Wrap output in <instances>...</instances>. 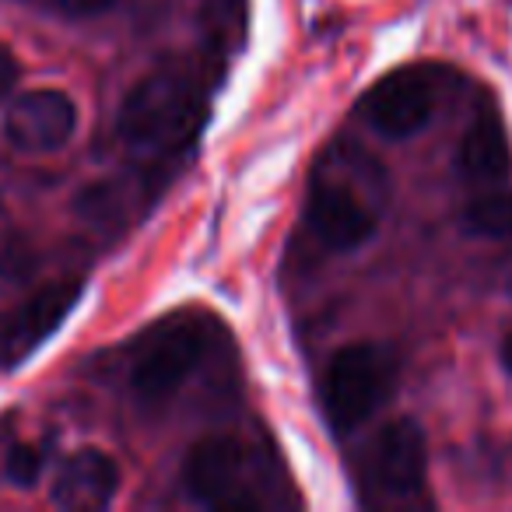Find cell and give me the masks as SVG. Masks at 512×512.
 Segmentation results:
<instances>
[{"label":"cell","instance_id":"30bf717a","mask_svg":"<svg viewBox=\"0 0 512 512\" xmlns=\"http://www.w3.org/2000/svg\"><path fill=\"white\" fill-rule=\"evenodd\" d=\"M120 491V467L99 446H85L60 463L53 477V505L67 512H99L109 509Z\"/></svg>","mask_w":512,"mask_h":512},{"label":"cell","instance_id":"7a4b0ae2","mask_svg":"<svg viewBox=\"0 0 512 512\" xmlns=\"http://www.w3.org/2000/svg\"><path fill=\"white\" fill-rule=\"evenodd\" d=\"M383 211V172L372 158L334 148L316 165L306 193L309 232L334 253H351L376 235Z\"/></svg>","mask_w":512,"mask_h":512},{"label":"cell","instance_id":"8992f818","mask_svg":"<svg viewBox=\"0 0 512 512\" xmlns=\"http://www.w3.org/2000/svg\"><path fill=\"white\" fill-rule=\"evenodd\" d=\"M85 299V281L81 278H60L53 285H43L18 302L11 313L0 320V372L22 365L32 351L43 348L50 334L64 327V320L74 313V306Z\"/></svg>","mask_w":512,"mask_h":512},{"label":"cell","instance_id":"ac0fdd59","mask_svg":"<svg viewBox=\"0 0 512 512\" xmlns=\"http://www.w3.org/2000/svg\"><path fill=\"white\" fill-rule=\"evenodd\" d=\"M502 358H505V365H509V372H512V334L505 337V344H502Z\"/></svg>","mask_w":512,"mask_h":512},{"label":"cell","instance_id":"d6986e66","mask_svg":"<svg viewBox=\"0 0 512 512\" xmlns=\"http://www.w3.org/2000/svg\"><path fill=\"white\" fill-rule=\"evenodd\" d=\"M32 4H39V0H32Z\"/></svg>","mask_w":512,"mask_h":512},{"label":"cell","instance_id":"277c9868","mask_svg":"<svg viewBox=\"0 0 512 512\" xmlns=\"http://www.w3.org/2000/svg\"><path fill=\"white\" fill-rule=\"evenodd\" d=\"M211 320L204 313L172 316L169 323L155 327V334L137 351L130 369V390L141 404H162L183 390L186 379L197 372L211 348Z\"/></svg>","mask_w":512,"mask_h":512},{"label":"cell","instance_id":"9a60e30c","mask_svg":"<svg viewBox=\"0 0 512 512\" xmlns=\"http://www.w3.org/2000/svg\"><path fill=\"white\" fill-rule=\"evenodd\" d=\"M32 267H36V253H32L25 242L11 239L0 246V278H25V274H32Z\"/></svg>","mask_w":512,"mask_h":512},{"label":"cell","instance_id":"5b68a950","mask_svg":"<svg viewBox=\"0 0 512 512\" xmlns=\"http://www.w3.org/2000/svg\"><path fill=\"white\" fill-rule=\"evenodd\" d=\"M249 449L235 435H207L193 442L183 463V484L193 502L211 509H249L256 498L249 495Z\"/></svg>","mask_w":512,"mask_h":512},{"label":"cell","instance_id":"52a82bcc","mask_svg":"<svg viewBox=\"0 0 512 512\" xmlns=\"http://www.w3.org/2000/svg\"><path fill=\"white\" fill-rule=\"evenodd\" d=\"M435 74L425 67H400L379 78L362 99V116L376 134L404 141L428 127L435 113Z\"/></svg>","mask_w":512,"mask_h":512},{"label":"cell","instance_id":"2e32d148","mask_svg":"<svg viewBox=\"0 0 512 512\" xmlns=\"http://www.w3.org/2000/svg\"><path fill=\"white\" fill-rule=\"evenodd\" d=\"M39 4L60 18H99L113 11L120 0H39Z\"/></svg>","mask_w":512,"mask_h":512},{"label":"cell","instance_id":"6da1fadb","mask_svg":"<svg viewBox=\"0 0 512 512\" xmlns=\"http://www.w3.org/2000/svg\"><path fill=\"white\" fill-rule=\"evenodd\" d=\"M211 102L186 67H158L141 78L120 109V141L148 162H169L197 141Z\"/></svg>","mask_w":512,"mask_h":512},{"label":"cell","instance_id":"ba28073f","mask_svg":"<svg viewBox=\"0 0 512 512\" xmlns=\"http://www.w3.org/2000/svg\"><path fill=\"white\" fill-rule=\"evenodd\" d=\"M428 442L414 418H397L376 435L369 453V481L386 498H414L425 488Z\"/></svg>","mask_w":512,"mask_h":512},{"label":"cell","instance_id":"8fae6325","mask_svg":"<svg viewBox=\"0 0 512 512\" xmlns=\"http://www.w3.org/2000/svg\"><path fill=\"white\" fill-rule=\"evenodd\" d=\"M456 162H460L463 176L470 179H488V183H495V179H505L512 169V148H509V134H505L502 127V116L495 113V109H477V116L470 120L467 134H463L460 141V155H456Z\"/></svg>","mask_w":512,"mask_h":512},{"label":"cell","instance_id":"9c48e42d","mask_svg":"<svg viewBox=\"0 0 512 512\" xmlns=\"http://www.w3.org/2000/svg\"><path fill=\"white\" fill-rule=\"evenodd\" d=\"M74 130H78V106L60 88H32L18 95L4 116V137L18 151L32 155L60 151L74 137Z\"/></svg>","mask_w":512,"mask_h":512},{"label":"cell","instance_id":"4fadbf2b","mask_svg":"<svg viewBox=\"0 0 512 512\" xmlns=\"http://www.w3.org/2000/svg\"><path fill=\"white\" fill-rule=\"evenodd\" d=\"M463 228L484 239H512V190L481 193L463 211Z\"/></svg>","mask_w":512,"mask_h":512},{"label":"cell","instance_id":"e0dca14e","mask_svg":"<svg viewBox=\"0 0 512 512\" xmlns=\"http://www.w3.org/2000/svg\"><path fill=\"white\" fill-rule=\"evenodd\" d=\"M18 60H15V53L8 50V46H0V99L8 92H15V85H18Z\"/></svg>","mask_w":512,"mask_h":512},{"label":"cell","instance_id":"3957f363","mask_svg":"<svg viewBox=\"0 0 512 512\" xmlns=\"http://www.w3.org/2000/svg\"><path fill=\"white\" fill-rule=\"evenodd\" d=\"M397 355L383 344H348L323 372V414L337 435L355 432L390 400L397 386Z\"/></svg>","mask_w":512,"mask_h":512},{"label":"cell","instance_id":"5bb4252c","mask_svg":"<svg viewBox=\"0 0 512 512\" xmlns=\"http://www.w3.org/2000/svg\"><path fill=\"white\" fill-rule=\"evenodd\" d=\"M4 474H8V481L15 484V488H32V484L39 481V474H43V453H39L36 446L18 442V446L8 449Z\"/></svg>","mask_w":512,"mask_h":512},{"label":"cell","instance_id":"7c38bea8","mask_svg":"<svg viewBox=\"0 0 512 512\" xmlns=\"http://www.w3.org/2000/svg\"><path fill=\"white\" fill-rule=\"evenodd\" d=\"M158 186L148 176H130V179H102L92 183L88 190L78 193V214L99 225H113V221H130L137 214V204H151Z\"/></svg>","mask_w":512,"mask_h":512}]
</instances>
